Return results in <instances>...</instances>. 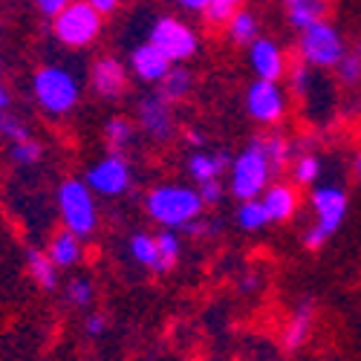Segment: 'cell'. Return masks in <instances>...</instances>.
I'll use <instances>...</instances> for the list:
<instances>
[{"label":"cell","mask_w":361,"mask_h":361,"mask_svg":"<svg viewBox=\"0 0 361 361\" xmlns=\"http://www.w3.org/2000/svg\"><path fill=\"white\" fill-rule=\"evenodd\" d=\"M128 67H130V73H133L139 81H145V84H159V81L168 75V70L173 67V61H171V58H168L154 41H142V44H136V47L130 49Z\"/></svg>","instance_id":"5bb4252c"},{"label":"cell","mask_w":361,"mask_h":361,"mask_svg":"<svg viewBox=\"0 0 361 361\" xmlns=\"http://www.w3.org/2000/svg\"><path fill=\"white\" fill-rule=\"evenodd\" d=\"M246 0H208V6H205V12H202V20L208 23V26H226L228 23V18L243 6Z\"/></svg>","instance_id":"f546056e"},{"label":"cell","mask_w":361,"mask_h":361,"mask_svg":"<svg viewBox=\"0 0 361 361\" xmlns=\"http://www.w3.org/2000/svg\"><path fill=\"white\" fill-rule=\"evenodd\" d=\"M136 125H139V130L150 142H171L173 139V133H176V116H173L171 102L159 93V90L139 99Z\"/></svg>","instance_id":"8fae6325"},{"label":"cell","mask_w":361,"mask_h":361,"mask_svg":"<svg viewBox=\"0 0 361 361\" xmlns=\"http://www.w3.org/2000/svg\"><path fill=\"white\" fill-rule=\"evenodd\" d=\"M157 246H159V266H157V272H171V269L179 263V255H183V240H179L176 228L157 231Z\"/></svg>","instance_id":"4316f807"},{"label":"cell","mask_w":361,"mask_h":361,"mask_svg":"<svg viewBox=\"0 0 361 361\" xmlns=\"http://www.w3.org/2000/svg\"><path fill=\"white\" fill-rule=\"evenodd\" d=\"M171 4H173L176 9L188 12V15H202L205 6H208V0H171Z\"/></svg>","instance_id":"8d00e7d4"},{"label":"cell","mask_w":361,"mask_h":361,"mask_svg":"<svg viewBox=\"0 0 361 361\" xmlns=\"http://www.w3.org/2000/svg\"><path fill=\"white\" fill-rule=\"evenodd\" d=\"M58 214L64 220V228L75 231L78 237H90L99 226V208H96V194L87 185V179H64L55 191Z\"/></svg>","instance_id":"8992f818"},{"label":"cell","mask_w":361,"mask_h":361,"mask_svg":"<svg viewBox=\"0 0 361 361\" xmlns=\"http://www.w3.org/2000/svg\"><path fill=\"white\" fill-rule=\"evenodd\" d=\"M136 130H139V125L130 122L128 116H113L104 122V142H107L110 150L125 154V147H130L133 139H136Z\"/></svg>","instance_id":"603a6c76"},{"label":"cell","mask_w":361,"mask_h":361,"mask_svg":"<svg viewBox=\"0 0 361 361\" xmlns=\"http://www.w3.org/2000/svg\"><path fill=\"white\" fill-rule=\"evenodd\" d=\"M84 179H87V185L93 188V194H99V197H122L133 185V168H130L128 157H122L118 150H110L107 157H102L99 162L87 168Z\"/></svg>","instance_id":"30bf717a"},{"label":"cell","mask_w":361,"mask_h":361,"mask_svg":"<svg viewBox=\"0 0 361 361\" xmlns=\"http://www.w3.org/2000/svg\"><path fill=\"white\" fill-rule=\"evenodd\" d=\"M26 269L29 278H32L44 292H55L58 286V266L52 263V257L47 255V249H29L26 252Z\"/></svg>","instance_id":"ffe728a7"},{"label":"cell","mask_w":361,"mask_h":361,"mask_svg":"<svg viewBox=\"0 0 361 361\" xmlns=\"http://www.w3.org/2000/svg\"><path fill=\"white\" fill-rule=\"evenodd\" d=\"M263 147H266V157H269V162H272L275 171H283L286 162H292L295 150H292V142H289L286 136H281V133L263 136Z\"/></svg>","instance_id":"f1b7e54d"},{"label":"cell","mask_w":361,"mask_h":361,"mask_svg":"<svg viewBox=\"0 0 361 361\" xmlns=\"http://www.w3.org/2000/svg\"><path fill=\"white\" fill-rule=\"evenodd\" d=\"M128 252L130 257L150 269V272H157V266H159V246H157V234H147V231H136L130 237V243H128Z\"/></svg>","instance_id":"cb8c5ba5"},{"label":"cell","mask_w":361,"mask_h":361,"mask_svg":"<svg viewBox=\"0 0 361 361\" xmlns=\"http://www.w3.org/2000/svg\"><path fill=\"white\" fill-rule=\"evenodd\" d=\"M147 41H154L173 64H185L200 52L197 29L188 26L183 18H173V15H162V18H157L154 23H150Z\"/></svg>","instance_id":"ba28073f"},{"label":"cell","mask_w":361,"mask_h":361,"mask_svg":"<svg viewBox=\"0 0 361 361\" xmlns=\"http://www.w3.org/2000/svg\"><path fill=\"white\" fill-rule=\"evenodd\" d=\"M84 237H78L75 231L70 228H61V231H55L49 237V246H47V255L52 257V263L58 269H73L81 263L84 257V243H81Z\"/></svg>","instance_id":"e0dca14e"},{"label":"cell","mask_w":361,"mask_h":361,"mask_svg":"<svg viewBox=\"0 0 361 361\" xmlns=\"http://www.w3.org/2000/svg\"><path fill=\"white\" fill-rule=\"evenodd\" d=\"M128 70L125 61H118L116 55H102L90 67V87L99 99L107 102H118L128 93Z\"/></svg>","instance_id":"7c38bea8"},{"label":"cell","mask_w":361,"mask_h":361,"mask_svg":"<svg viewBox=\"0 0 361 361\" xmlns=\"http://www.w3.org/2000/svg\"><path fill=\"white\" fill-rule=\"evenodd\" d=\"M197 191H200L205 205H217L223 200V183L220 179H205V183H197Z\"/></svg>","instance_id":"836d02e7"},{"label":"cell","mask_w":361,"mask_h":361,"mask_svg":"<svg viewBox=\"0 0 361 361\" xmlns=\"http://www.w3.org/2000/svg\"><path fill=\"white\" fill-rule=\"evenodd\" d=\"M336 75H338V81L341 84H347V87H355L358 81H361V58L355 55V52H347L341 61L336 64Z\"/></svg>","instance_id":"d6a6232c"},{"label":"cell","mask_w":361,"mask_h":361,"mask_svg":"<svg viewBox=\"0 0 361 361\" xmlns=\"http://www.w3.org/2000/svg\"><path fill=\"white\" fill-rule=\"evenodd\" d=\"M185 142H188L194 150H200V147H205V133H202L200 128H191V130H185Z\"/></svg>","instance_id":"f35d334b"},{"label":"cell","mask_w":361,"mask_h":361,"mask_svg":"<svg viewBox=\"0 0 361 361\" xmlns=\"http://www.w3.org/2000/svg\"><path fill=\"white\" fill-rule=\"evenodd\" d=\"M32 99L47 116H67L81 102V81L70 67L44 64L32 73Z\"/></svg>","instance_id":"7a4b0ae2"},{"label":"cell","mask_w":361,"mask_h":361,"mask_svg":"<svg viewBox=\"0 0 361 361\" xmlns=\"http://www.w3.org/2000/svg\"><path fill=\"white\" fill-rule=\"evenodd\" d=\"M321 157L312 150H300L298 157H292V183L295 185H315L321 179Z\"/></svg>","instance_id":"484cf974"},{"label":"cell","mask_w":361,"mask_h":361,"mask_svg":"<svg viewBox=\"0 0 361 361\" xmlns=\"http://www.w3.org/2000/svg\"><path fill=\"white\" fill-rule=\"evenodd\" d=\"M226 35H228V41H231L234 47H249V44L260 35V20H257V15H255L252 9H246V6H240V9L228 18V23H226Z\"/></svg>","instance_id":"d6986e66"},{"label":"cell","mask_w":361,"mask_h":361,"mask_svg":"<svg viewBox=\"0 0 361 361\" xmlns=\"http://www.w3.org/2000/svg\"><path fill=\"white\" fill-rule=\"evenodd\" d=\"M87 4L93 6L96 12H102V15H116L118 9H122L125 0H87Z\"/></svg>","instance_id":"74e56055"},{"label":"cell","mask_w":361,"mask_h":361,"mask_svg":"<svg viewBox=\"0 0 361 361\" xmlns=\"http://www.w3.org/2000/svg\"><path fill=\"white\" fill-rule=\"evenodd\" d=\"M249 67L255 73V78H269V81H281L289 70V61H286V52L278 41L266 38V35H257L249 47Z\"/></svg>","instance_id":"4fadbf2b"},{"label":"cell","mask_w":361,"mask_h":361,"mask_svg":"<svg viewBox=\"0 0 361 361\" xmlns=\"http://www.w3.org/2000/svg\"><path fill=\"white\" fill-rule=\"evenodd\" d=\"M234 220H237V226L243 231H260V228H266L269 223H272V220H269V214H266V205H263L260 197L240 202L237 212H234Z\"/></svg>","instance_id":"d4e9b609"},{"label":"cell","mask_w":361,"mask_h":361,"mask_svg":"<svg viewBox=\"0 0 361 361\" xmlns=\"http://www.w3.org/2000/svg\"><path fill=\"white\" fill-rule=\"evenodd\" d=\"M12 107V96H9V90L0 84V110H9Z\"/></svg>","instance_id":"ab89813d"},{"label":"cell","mask_w":361,"mask_h":361,"mask_svg":"<svg viewBox=\"0 0 361 361\" xmlns=\"http://www.w3.org/2000/svg\"><path fill=\"white\" fill-rule=\"evenodd\" d=\"M157 90H159V93H162L171 104H176V102L188 99V93L194 90V75H191V70H188L185 64H173V67L168 70V75L157 84Z\"/></svg>","instance_id":"7402d4cb"},{"label":"cell","mask_w":361,"mask_h":361,"mask_svg":"<svg viewBox=\"0 0 361 361\" xmlns=\"http://www.w3.org/2000/svg\"><path fill=\"white\" fill-rule=\"evenodd\" d=\"M260 200H263L266 214H269L272 223H286L298 212V188H295V183H269L266 191L260 194Z\"/></svg>","instance_id":"9a60e30c"},{"label":"cell","mask_w":361,"mask_h":361,"mask_svg":"<svg viewBox=\"0 0 361 361\" xmlns=\"http://www.w3.org/2000/svg\"><path fill=\"white\" fill-rule=\"evenodd\" d=\"M310 333H312V304L304 300L298 304V310L289 315L286 326H283V344L286 350H298L310 341Z\"/></svg>","instance_id":"ac0fdd59"},{"label":"cell","mask_w":361,"mask_h":361,"mask_svg":"<svg viewBox=\"0 0 361 361\" xmlns=\"http://www.w3.org/2000/svg\"><path fill=\"white\" fill-rule=\"evenodd\" d=\"M104 329H107V318H104L102 312H93V315L84 318V333H87L90 338H102Z\"/></svg>","instance_id":"d590c367"},{"label":"cell","mask_w":361,"mask_h":361,"mask_svg":"<svg viewBox=\"0 0 361 361\" xmlns=\"http://www.w3.org/2000/svg\"><path fill=\"white\" fill-rule=\"evenodd\" d=\"M289 96L281 87V81H269V78H255L246 90V113L252 116V122L263 128H275L281 118L286 116Z\"/></svg>","instance_id":"9c48e42d"},{"label":"cell","mask_w":361,"mask_h":361,"mask_svg":"<svg viewBox=\"0 0 361 361\" xmlns=\"http://www.w3.org/2000/svg\"><path fill=\"white\" fill-rule=\"evenodd\" d=\"M35 4V9L44 15V18H55V15H61L73 0H32Z\"/></svg>","instance_id":"e575fe53"},{"label":"cell","mask_w":361,"mask_h":361,"mask_svg":"<svg viewBox=\"0 0 361 361\" xmlns=\"http://www.w3.org/2000/svg\"><path fill=\"white\" fill-rule=\"evenodd\" d=\"M355 55H358V58H361V41H358V44H355Z\"/></svg>","instance_id":"7bdbcfd3"},{"label":"cell","mask_w":361,"mask_h":361,"mask_svg":"<svg viewBox=\"0 0 361 361\" xmlns=\"http://www.w3.org/2000/svg\"><path fill=\"white\" fill-rule=\"evenodd\" d=\"M275 168L266 157V147H263V139H255L249 142L237 157H231V165H228V191L234 200H255L266 191L269 179H272Z\"/></svg>","instance_id":"3957f363"},{"label":"cell","mask_w":361,"mask_h":361,"mask_svg":"<svg viewBox=\"0 0 361 361\" xmlns=\"http://www.w3.org/2000/svg\"><path fill=\"white\" fill-rule=\"evenodd\" d=\"M355 179H358V185H361V154L355 157Z\"/></svg>","instance_id":"b9f144b4"},{"label":"cell","mask_w":361,"mask_h":361,"mask_svg":"<svg viewBox=\"0 0 361 361\" xmlns=\"http://www.w3.org/2000/svg\"><path fill=\"white\" fill-rule=\"evenodd\" d=\"M347 55V41L336 23L326 18L300 29L298 38V58L315 70H336V64Z\"/></svg>","instance_id":"5b68a950"},{"label":"cell","mask_w":361,"mask_h":361,"mask_svg":"<svg viewBox=\"0 0 361 361\" xmlns=\"http://www.w3.org/2000/svg\"><path fill=\"white\" fill-rule=\"evenodd\" d=\"M255 289H257V278H252V275L243 278V292H255Z\"/></svg>","instance_id":"60d3db41"},{"label":"cell","mask_w":361,"mask_h":361,"mask_svg":"<svg viewBox=\"0 0 361 361\" xmlns=\"http://www.w3.org/2000/svg\"><path fill=\"white\" fill-rule=\"evenodd\" d=\"M310 202H312V212H315V223L304 231V246L318 252L329 237H333L344 217H347V191L338 185H315L310 191Z\"/></svg>","instance_id":"277c9868"},{"label":"cell","mask_w":361,"mask_h":361,"mask_svg":"<svg viewBox=\"0 0 361 361\" xmlns=\"http://www.w3.org/2000/svg\"><path fill=\"white\" fill-rule=\"evenodd\" d=\"M202 197L197 191V185H179V183H168V185H157L154 191H147L145 197V212L147 217L159 223L162 228H185L188 223L202 217Z\"/></svg>","instance_id":"6da1fadb"},{"label":"cell","mask_w":361,"mask_h":361,"mask_svg":"<svg viewBox=\"0 0 361 361\" xmlns=\"http://www.w3.org/2000/svg\"><path fill=\"white\" fill-rule=\"evenodd\" d=\"M44 159V145L38 139H20V142H9V162L15 168H32Z\"/></svg>","instance_id":"83f0119b"},{"label":"cell","mask_w":361,"mask_h":361,"mask_svg":"<svg viewBox=\"0 0 361 361\" xmlns=\"http://www.w3.org/2000/svg\"><path fill=\"white\" fill-rule=\"evenodd\" d=\"M67 300L73 307H78V310H87L90 304H93V298H96V289H93V283H90L87 278H73L70 283H67Z\"/></svg>","instance_id":"4dcf8cb0"},{"label":"cell","mask_w":361,"mask_h":361,"mask_svg":"<svg viewBox=\"0 0 361 361\" xmlns=\"http://www.w3.org/2000/svg\"><path fill=\"white\" fill-rule=\"evenodd\" d=\"M228 165H231V157L226 154V150H194V154L188 157V176L194 179V185L197 183H205V179H220L223 173H228Z\"/></svg>","instance_id":"2e32d148"},{"label":"cell","mask_w":361,"mask_h":361,"mask_svg":"<svg viewBox=\"0 0 361 361\" xmlns=\"http://www.w3.org/2000/svg\"><path fill=\"white\" fill-rule=\"evenodd\" d=\"M0 136L6 142H20V139H29V128L23 125V118H18L12 110H0Z\"/></svg>","instance_id":"1f68e13d"},{"label":"cell","mask_w":361,"mask_h":361,"mask_svg":"<svg viewBox=\"0 0 361 361\" xmlns=\"http://www.w3.org/2000/svg\"><path fill=\"white\" fill-rule=\"evenodd\" d=\"M104 32V15L96 12L87 0H73V4L52 18V35L67 49H84L96 44Z\"/></svg>","instance_id":"52a82bcc"},{"label":"cell","mask_w":361,"mask_h":361,"mask_svg":"<svg viewBox=\"0 0 361 361\" xmlns=\"http://www.w3.org/2000/svg\"><path fill=\"white\" fill-rule=\"evenodd\" d=\"M281 4H283V9H286L289 23L298 29V32H300L304 26L321 20V18L326 15V9H329V0H281Z\"/></svg>","instance_id":"44dd1931"}]
</instances>
